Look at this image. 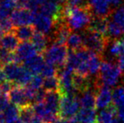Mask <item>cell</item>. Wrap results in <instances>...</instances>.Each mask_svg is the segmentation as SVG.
I'll use <instances>...</instances> for the list:
<instances>
[{"instance_id":"46","label":"cell","mask_w":124,"mask_h":123,"mask_svg":"<svg viewBox=\"0 0 124 123\" xmlns=\"http://www.w3.org/2000/svg\"><path fill=\"white\" fill-rule=\"evenodd\" d=\"M1 50H2V48H1V46H0V52H1Z\"/></svg>"},{"instance_id":"15","label":"cell","mask_w":124,"mask_h":123,"mask_svg":"<svg viewBox=\"0 0 124 123\" xmlns=\"http://www.w3.org/2000/svg\"><path fill=\"white\" fill-rule=\"evenodd\" d=\"M32 108H33L35 115L38 118H39L43 123H54L57 119L59 118L58 116L54 115L47 108L44 102L34 103Z\"/></svg>"},{"instance_id":"9","label":"cell","mask_w":124,"mask_h":123,"mask_svg":"<svg viewBox=\"0 0 124 123\" xmlns=\"http://www.w3.org/2000/svg\"><path fill=\"white\" fill-rule=\"evenodd\" d=\"M35 13L27 8L18 7L13 10L10 15V19L14 27L31 25L34 24Z\"/></svg>"},{"instance_id":"48","label":"cell","mask_w":124,"mask_h":123,"mask_svg":"<svg viewBox=\"0 0 124 123\" xmlns=\"http://www.w3.org/2000/svg\"><path fill=\"white\" fill-rule=\"evenodd\" d=\"M93 123H95V122H93ZM96 123H97V122H96Z\"/></svg>"},{"instance_id":"6","label":"cell","mask_w":124,"mask_h":123,"mask_svg":"<svg viewBox=\"0 0 124 123\" xmlns=\"http://www.w3.org/2000/svg\"><path fill=\"white\" fill-rule=\"evenodd\" d=\"M80 108L81 107L79 100L76 94L61 95L59 109V118L64 119L75 118Z\"/></svg>"},{"instance_id":"11","label":"cell","mask_w":124,"mask_h":123,"mask_svg":"<svg viewBox=\"0 0 124 123\" xmlns=\"http://www.w3.org/2000/svg\"><path fill=\"white\" fill-rule=\"evenodd\" d=\"M88 3L94 17L108 18L114 9L108 0H88Z\"/></svg>"},{"instance_id":"44","label":"cell","mask_w":124,"mask_h":123,"mask_svg":"<svg viewBox=\"0 0 124 123\" xmlns=\"http://www.w3.org/2000/svg\"><path fill=\"white\" fill-rule=\"evenodd\" d=\"M3 36V32L0 30V40H1V38H2V37Z\"/></svg>"},{"instance_id":"29","label":"cell","mask_w":124,"mask_h":123,"mask_svg":"<svg viewBox=\"0 0 124 123\" xmlns=\"http://www.w3.org/2000/svg\"><path fill=\"white\" fill-rule=\"evenodd\" d=\"M112 103L117 108L124 106V84L118 86L113 90Z\"/></svg>"},{"instance_id":"19","label":"cell","mask_w":124,"mask_h":123,"mask_svg":"<svg viewBox=\"0 0 124 123\" xmlns=\"http://www.w3.org/2000/svg\"><path fill=\"white\" fill-rule=\"evenodd\" d=\"M117 116V108L112 103L106 108L101 110L97 115V123H112Z\"/></svg>"},{"instance_id":"38","label":"cell","mask_w":124,"mask_h":123,"mask_svg":"<svg viewBox=\"0 0 124 123\" xmlns=\"http://www.w3.org/2000/svg\"><path fill=\"white\" fill-rule=\"evenodd\" d=\"M117 118L120 123H124V106L117 108Z\"/></svg>"},{"instance_id":"16","label":"cell","mask_w":124,"mask_h":123,"mask_svg":"<svg viewBox=\"0 0 124 123\" xmlns=\"http://www.w3.org/2000/svg\"><path fill=\"white\" fill-rule=\"evenodd\" d=\"M61 99V93L60 91H50L46 92L44 99V103L47 108L54 115L59 117L60 103Z\"/></svg>"},{"instance_id":"23","label":"cell","mask_w":124,"mask_h":123,"mask_svg":"<svg viewBox=\"0 0 124 123\" xmlns=\"http://www.w3.org/2000/svg\"><path fill=\"white\" fill-rule=\"evenodd\" d=\"M108 47L109 54L112 57H120L124 56V35L119 38L111 41Z\"/></svg>"},{"instance_id":"3","label":"cell","mask_w":124,"mask_h":123,"mask_svg":"<svg viewBox=\"0 0 124 123\" xmlns=\"http://www.w3.org/2000/svg\"><path fill=\"white\" fill-rule=\"evenodd\" d=\"M6 79L14 86H26L32 79V74L24 65L18 63H10L2 67Z\"/></svg>"},{"instance_id":"43","label":"cell","mask_w":124,"mask_h":123,"mask_svg":"<svg viewBox=\"0 0 124 123\" xmlns=\"http://www.w3.org/2000/svg\"><path fill=\"white\" fill-rule=\"evenodd\" d=\"M17 1H18V7H20V6H21L23 4H24L25 2H28L29 0H17Z\"/></svg>"},{"instance_id":"32","label":"cell","mask_w":124,"mask_h":123,"mask_svg":"<svg viewBox=\"0 0 124 123\" xmlns=\"http://www.w3.org/2000/svg\"><path fill=\"white\" fill-rule=\"evenodd\" d=\"M43 82H44V78L42 77L41 74H37V75H34L32 77L31 82H29V84L27 86L31 87V88H32L33 89L38 90L42 88Z\"/></svg>"},{"instance_id":"31","label":"cell","mask_w":124,"mask_h":123,"mask_svg":"<svg viewBox=\"0 0 124 123\" xmlns=\"http://www.w3.org/2000/svg\"><path fill=\"white\" fill-rule=\"evenodd\" d=\"M41 75L46 79V78H50L57 75V67L49 62L46 61L43 67H42Z\"/></svg>"},{"instance_id":"2","label":"cell","mask_w":124,"mask_h":123,"mask_svg":"<svg viewBox=\"0 0 124 123\" xmlns=\"http://www.w3.org/2000/svg\"><path fill=\"white\" fill-rule=\"evenodd\" d=\"M121 77L123 74L118 62L103 60L97 78V82L107 86L114 87L119 83Z\"/></svg>"},{"instance_id":"41","label":"cell","mask_w":124,"mask_h":123,"mask_svg":"<svg viewBox=\"0 0 124 123\" xmlns=\"http://www.w3.org/2000/svg\"><path fill=\"white\" fill-rule=\"evenodd\" d=\"M111 4V6H112L113 9L116 8L117 6H119L121 3L124 1V0H108Z\"/></svg>"},{"instance_id":"10","label":"cell","mask_w":124,"mask_h":123,"mask_svg":"<svg viewBox=\"0 0 124 123\" xmlns=\"http://www.w3.org/2000/svg\"><path fill=\"white\" fill-rule=\"evenodd\" d=\"M33 24L36 31L40 32L45 35H49L53 33L56 26L53 18L40 12L35 13Z\"/></svg>"},{"instance_id":"28","label":"cell","mask_w":124,"mask_h":123,"mask_svg":"<svg viewBox=\"0 0 124 123\" xmlns=\"http://www.w3.org/2000/svg\"><path fill=\"white\" fill-rule=\"evenodd\" d=\"M123 32L118 25L115 22L112 21L108 18V38L110 41H112L116 38H119L123 35Z\"/></svg>"},{"instance_id":"17","label":"cell","mask_w":124,"mask_h":123,"mask_svg":"<svg viewBox=\"0 0 124 123\" xmlns=\"http://www.w3.org/2000/svg\"><path fill=\"white\" fill-rule=\"evenodd\" d=\"M81 108H96V86L84 90L80 93V96L79 97Z\"/></svg>"},{"instance_id":"45","label":"cell","mask_w":124,"mask_h":123,"mask_svg":"<svg viewBox=\"0 0 124 123\" xmlns=\"http://www.w3.org/2000/svg\"><path fill=\"white\" fill-rule=\"evenodd\" d=\"M61 1L62 2H63V3H64V2H67L68 1V0H61Z\"/></svg>"},{"instance_id":"13","label":"cell","mask_w":124,"mask_h":123,"mask_svg":"<svg viewBox=\"0 0 124 123\" xmlns=\"http://www.w3.org/2000/svg\"><path fill=\"white\" fill-rule=\"evenodd\" d=\"M8 96L11 103L17 106L20 108L28 105H31L27 96H26L24 88L23 86H14Z\"/></svg>"},{"instance_id":"30","label":"cell","mask_w":124,"mask_h":123,"mask_svg":"<svg viewBox=\"0 0 124 123\" xmlns=\"http://www.w3.org/2000/svg\"><path fill=\"white\" fill-rule=\"evenodd\" d=\"M42 89H43L46 92L59 91L60 82H59V79H58L57 76L46 78V79H44Z\"/></svg>"},{"instance_id":"22","label":"cell","mask_w":124,"mask_h":123,"mask_svg":"<svg viewBox=\"0 0 124 123\" xmlns=\"http://www.w3.org/2000/svg\"><path fill=\"white\" fill-rule=\"evenodd\" d=\"M97 109L80 108L75 119L78 123H93L97 118Z\"/></svg>"},{"instance_id":"35","label":"cell","mask_w":124,"mask_h":123,"mask_svg":"<svg viewBox=\"0 0 124 123\" xmlns=\"http://www.w3.org/2000/svg\"><path fill=\"white\" fill-rule=\"evenodd\" d=\"M0 4L10 10H14L18 7L17 0H0Z\"/></svg>"},{"instance_id":"42","label":"cell","mask_w":124,"mask_h":123,"mask_svg":"<svg viewBox=\"0 0 124 123\" xmlns=\"http://www.w3.org/2000/svg\"><path fill=\"white\" fill-rule=\"evenodd\" d=\"M28 123H43L42 122V120L39 118H38L36 115L35 116V117L31 119V120Z\"/></svg>"},{"instance_id":"47","label":"cell","mask_w":124,"mask_h":123,"mask_svg":"<svg viewBox=\"0 0 124 123\" xmlns=\"http://www.w3.org/2000/svg\"><path fill=\"white\" fill-rule=\"evenodd\" d=\"M1 67H2V66H1V64H0V68H1Z\"/></svg>"},{"instance_id":"27","label":"cell","mask_w":124,"mask_h":123,"mask_svg":"<svg viewBox=\"0 0 124 123\" xmlns=\"http://www.w3.org/2000/svg\"><path fill=\"white\" fill-rule=\"evenodd\" d=\"M6 123H13L20 118V108L13 103H9V106L3 112Z\"/></svg>"},{"instance_id":"33","label":"cell","mask_w":124,"mask_h":123,"mask_svg":"<svg viewBox=\"0 0 124 123\" xmlns=\"http://www.w3.org/2000/svg\"><path fill=\"white\" fill-rule=\"evenodd\" d=\"M15 27L14 24H13L10 17L0 21V30H1L3 33L6 34V33H8V32H10L13 31V29Z\"/></svg>"},{"instance_id":"37","label":"cell","mask_w":124,"mask_h":123,"mask_svg":"<svg viewBox=\"0 0 124 123\" xmlns=\"http://www.w3.org/2000/svg\"><path fill=\"white\" fill-rule=\"evenodd\" d=\"M12 10L7 9L5 6L0 4V21L4 20L6 18H9L10 15L12 14Z\"/></svg>"},{"instance_id":"1","label":"cell","mask_w":124,"mask_h":123,"mask_svg":"<svg viewBox=\"0 0 124 123\" xmlns=\"http://www.w3.org/2000/svg\"><path fill=\"white\" fill-rule=\"evenodd\" d=\"M64 19L71 31H84L89 28L93 14L87 3L83 6H71L64 3Z\"/></svg>"},{"instance_id":"40","label":"cell","mask_w":124,"mask_h":123,"mask_svg":"<svg viewBox=\"0 0 124 123\" xmlns=\"http://www.w3.org/2000/svg\"><path fill=\"white\" fill-rule=\"evenodd\" d=\"M117 62L119 64V66L120 67V69L122 71V74H123V79L124 80V56H122L119 57V59L117 60Z\"/></svg>"},{"instance_id":"39","label":"cell","mask_w":124,"mask_h":123,"mask_svg":"<svg viewBox=\"0 0 124 123\" xmlns=\"http://www.w3.org/2000/svg\"><path fill=\"white\" fill-rule=\"evenodd\" d=\"M71 6H83L88 3V0H68L67 2Z\"/></svg>"},{"instance_id":"14","label":"cell","mask_w":124,"mask_h":123,"mask_svg":"<svg viewBox=\"0 0 124 123\" xmlns=\"http://www.w3.org/2000/svg\"><path fill=\"white\" fill-rule=\"evenodd\" d=\"M71 30L68 26L65 21H61L60 23L56 24L55 30L52 33L54 36V43L66 46L68 38L71 33Z\"/></svg>"},{"instance_id":"25","label":"cell","mask_w":124,"mask_h":123,"mask_svg":"<svg viewBox=\"0 0 124 123\" xmlns=\"http://www.w3.org/2000/svg\"><path fill=\"white\" fill-rule=\"evenodd\" d=\"M66 46L69 50H78L84 47L83 40L82 35L77 33V32H72L71 33L69 37L68 38Z\"/></svg>"},{"instance_id":"8","label":"cell","mask_w":124,"mask_h":123,"mask_svg":"<svg viewBox=\"0 0 124 123\" xmlns=\"http://www.w3.org/2000/svg\"><path fill=\"white\" fill-rule=\"evenodd\" d=\"M96 86V108L102 110L112 104L113 91L111 87L95 81Z\"/></svg>"},{"instance_id":"26","label":"cell","mask_w":124,"mask_h":123,"mask_svg":"<svg viewBox=\"0 0 124 123\" xmlns=\"http://www.w3.org/2000/svg\"><path fill=\"white\" fill-rule=\"evenodd\" d=\"M108 18L115 22L124 33V1L113 9L112 14Z\"/></svg>"},{"instance_id":"4","label":"cell","mask_w":124,"mask_h":123,"mask_svg":"<svg viewBox=\"0 0 124 123\" xmlns=\"http://www.w3.org/2000/svg\"><path fill=\"white\" fill-rule=\"evenodd\" d=\"M81 35L83 40V46L86 49L103 56L111 42L108 38L89 28L82 31Z\"/></svg>"},{"instance_id":"21","label":"cell","mask_w":124,"mask_h":123,"mask_svg":"<svg viewBox=\"0 0 124 123\" xmlns=\"http://www.w3.org/2000/svg\"><path fill=\"white\" fill-rule=\"evenodd\" d=\"M12 31L17 36L19 41L28 42L29 40H31V38L33 37L36 30H35L34 26L26 25V26L16 27L13 29Z\"/></svg>"},{"instance_id":"12","label":"cell","mask_w":124,"mask_h":123,"mask_svg":"<svg viewBox=\"0 0 124 123\" xmlns=\"http://www.w3.org/2000/svg\"><path fill=\"white\" fill-rule=\"evenodd\" d=\"M39 52L35 49L34 45L29 42H21L14 53L16 60L18 64L24 62L25 60L35 56Z\"/></svg>"},{"instance_id":"34","label":"cell","mask_w":124,"mask_h":123,"mask_svg":"<svg viewBox=\"0 0 124 123\" xmlns=\"http://www.w3.org/2000/svg\"><path fill=\"white\" fill-rule=\"evenodd\" d=\"M14 86V84L7 80H5L3 82H0V93L1 94L8 95Z\"/></svg>"},{"instance_id":"20","label":"cell","mask_w":124,"mask_h":123,"mask_svg":"<svg viewBox=\"0 0 124 123\" xmlns=\"http://www.w3.org/2000/svg\"><path fill=\"white\" fill-rule=\"evenodd\" d=\"M19 44V39L13 31L4 34L0 40V46L2 49L13 53L17 50Z\"/></svg>"},{"instance_id":"24","label":"cell","mask_w":124,"mask_h":123,"mask_svg":"<svg viewBox=\"0 0 124 123\" xmlns=\"http://www.w3.org/2000/svg\"><path fill=\"white\" fill-rule=\"evenodd\" d=\"M31 43L34 45L39 53H44L48 48V37L40 32L35 31L31 38Z\"/></svg>"},{"instance_id":"7","label":"cell","mask_w":124,"mask_h":123,"mask_svg":"<svg viewBox=\"0 0 124 123\" xmlns=\"http://www.w3.org/2000/svg\"><path fill=\"white\" fill-rule=\"evenodd\" d=\"M75 72L68 67L67 65L64 66L61 68H57V78L60 82V89L59 91L63 94H76V89L74 86L73 77Z\"/></svg>"},{"instance_id":"18","label":"cell","mask_w":124,"mask_h":123,"mask_svg":"<svg viewBox=\"0 0 124 123\" xmlns=\"http://www.w3.org/2000/svg\"><path fill=\"white\" fill-rule=\"evenodd\" d=\"M45 62L46 60L44 57L41 53H38L23 63L24 66L31 73L32 75H37L41 74Z\"/></svg>"},{"instance_id":"36","label":"cell","mask_w":124,"mask_h":123,"mask_svg":"<svg viewBox=\"0 0 124 123\" xmlns=\"http://www.w3.org/2000/svg\"><path fill=\"white\" fill-rule=\"evenodd\" d=\"M9 96L6 94H1L0 93V114L4 112L6 108L9 104Z\"/></svg>"},{"instance_id":"5","label":"cell","mask_w":124,"mask_h":123,"mask_svg":"<svg viewBox=\"0 0 124 123\" xmlns=\"http://www.w3.org/2000/svg\"><path fill=\"white\" fill-rule=\"evenodd\" d=\"M68 49L66 46L53 43L47 48L44 53V58L46 62H49L61 68L66 65Z\"/></svg>"}]
</instances>
